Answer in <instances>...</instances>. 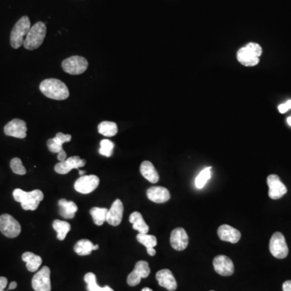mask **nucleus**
<instances>
[{
	"mask_svg": "<svg viewBox=\"0 0 291 291\" xmlns=\"http://www.w3.org/2000/svg\"><path fill=\"white\" fill-rule=\"evenodd\" d=\"M40 90L44 96L57 100H64L70 95L66 85L57 78H47L40 82Z\"/></svg>",
	"mask_w": 291,
	"mask_h": 291,
	"instance_id": "obj_1",
	"label": "nucleus"
},
{
	"mask_svg": "<svg viewBox=\"0 0 291 291\" xmlns=\"http://www.w3.org/2000/svg\"><path fill=\"white\" fill-rule=\"evenodd\" d=\"M13 198L16 202L22 204L24 210H35L44 198V194L39 190H35L31 192H26L20 188H16L13 191Z\"/></svg>",
	"mask_w": 291,
	"mask_h": 291,
	"instance_id": "obj_2",
	"label": "nucleus"
},
{
	"mask_svg": "<svg viewBox=\"0 0 291 291\" xmlns=\"http://www.w3.org/2000/svg\"><path fill=\"white\" fill-rule=\"evenodd\" d=\"M262 54V48L258 43L251 42L240 48L237 53V60L245 66L258 65Z\"/></svg>",
	"mask_w": 291,
	"mask_h": 291,
	"instance_id": "obj_3",
	"label": "nucleus"
},
{
	"mask_svg": "<svg viewBox=\"0 0 291 291\" xmlns=\"http://www.w3.org/2000/svg\"><path fill=\"white\" fill-rule=\"evenodd\" d=\"M46 35V26L43 22H38L32 26L28 32L24 47L28 50H34L42 44Z\"/></svg>",
	"mask_w": 291,
	"mask_h": 291,
	"instance_id": "obj_4",
	"label": "nucleus"
},
{
	"mask_svg": "<svg viewBox=\"0 0 291 291\" xmlns=\"http://www.w3.org/2000/svg\"><path fill=\"white\" fill-rule=\"evenodd\" d=\"M30 18L23 16L16 22L11 32V46L14 48H19L24 44L28 32L31 28Z\"/></svg>",
	"mask_w": 291,
	"mask_h": 291,
	"instance_id": "obj_5",
	"label": "nucleus"
},
{
	"mask_svg": "<svg viewBox=\"0 0 291 291\" xmlns=\"http://www.w3.org/2000/svg\"><path fill=\"white\" fill-rule=\"evenodd\" d=\"M62 68L68 74L77 76L86 72L88 68V62L81 56H72L62 62Z\"/></svg>",
	"mask_w": 291,
	"mask_h": 291,
	"instance_id": "obj_6",
	"label": "nucleus"
},
{
	"mask_svg": "<svg viewBox=\"0 0 291 291\" xmlns=\"http://www.w3.org/2000/svg\"><path fill=\"white\" fill-rule=\"evenodd\" d=\"M0 232L8 238H16L22 232V226L15 218L8 214L0 216Z\"/></svg>",
	"mask_w": 291,
	"mask_h": 291,
	"instance_id": "obj_7",
	"label": "nucleus"
},
{
	"mask_svg": "<svg viewBox=\"0 0 291 291\" xmlns=\"http://www.w3.org/2000/svg\"><path fill=\"white\" fill-rule=\"evenodd\" d=\"M270 251L274 258L284 259L289 254L285 237L280 232H275L270 238Z\"/></svg>",
	"mask_w": 291,
	"mask_h": 291,
	"instance_id": "obj_8",
	"label": "nucleus"
},
{
	"mask_svg": "<svg viewBox=\"0 0 291 291\" xmlns=\"http://www.w3.org/2000/svg\"><path fill=\"white\" fill-rule=\"evenodd\" d=\"M32 286L35 291H51L50 270L48 267L44 266L35 274Z\"/></svg>",
	"mask_w": 291,
	"mask_h": 291,
	"instance_id": "obj_9",
	"label": "nucleus"
},
{
	"mask_svg": "<svg viewBox=\"0 0 291 291\" xmlns=\"http://www.w3.org/2000/svg\"><path fill=\"white\" fill-rule=\"evenodd\" d=\"M150 274V270L148 262L140 260L136 263L134 270L127 278V283L130 286H135L140 284L142 278H146Z\"/></svg>",
	"mask_w": 291,
	"mask_h": 291,
	"instance_id": "obj_10",
	"label": "nucleus"
},
{
	"mask_svg": "<svg viewBox=\"0 0 291 291\" xmlns=\"http://www.w3.org/2000/svg\"><path fill=\"white\" fill-rule=\"evenodd\" d=\"M99 184L100 179L96 176H82L74 183V190L80 194H90L98 187Z\"/></svg>",
	"mask_w": 291,
	"mask_h": 291,
	"instance_id": "obj_11",
	"label": "nucleus"
},
{
	"mask_svg": "<svg viewBox=\"0 0 291 291\" xmlns=\"http://www.w3.org/2000/svg\"><path fill=\"white\" fill-rule=\"evenodd\" d=\"M268 186V196L270 198L278 200L282 198L287 192L286 186L282 182L278 176L272 174L267 178Z\"/></svg>",
	"mask_w": 291,
	"mask_h": 291,
	"instance_id": "obj_12",
	"label": "nucleus"
},
{
	"mask_svg": "<svg viewBox=\"0 0 291 291\" xmlns=\"http://www.w3.org/2000/svg\"><path fill=\"white\" fill-rule=\"evenodd\" d=\"M5 134L17 138H24L27 136V126L24 120L13 119L4 127Z\"/></svg>",
	"mask_w": 291,
	"mask_h": 291,
	"instance_id": "obj_13",
	"label": "nucleus"
},
{
	"mask_svg": "<svg viewBox=\"0 0 291 291\" xmlns=\"http://www.w3.org/2000/svg\"><path fill=\"white\" fill-rule=\"evenodd\" d=\"M216 272L222 276H232L234 274V264L226 256H217L213 260Z\"/></svg>",
	"mask_w": 291,
	"mask_h": 291,
	"instance_id": "obj_14",
	"label": "nucleus"
},
{
	"mask_svg": "<svg viewBox=\"0 0 291 291\" xmlns=\"http://www.w3.org/2000/svg\"><path fill=\"white\" fill-rule=\"evenodd\" d=\"M86 164V160H82L80 156H72L66 158L64 162H58L55 165L54 170L56 172L62 175H65L70 172L72 169H78Z\"/></svg>",
	"mask_w": 291,
	"mask_h": 291,
	"instance_id": "obj_15",
	"label": "nucleus"
},
{
	"mask_svg": "<svg viewBox=\"0 0 291 291\" xmlns=\"http://www.w3.org/2000/svg\"><path fill=\"white\" fill-rule=\"evenodd\" d=\"M172 247L176 251H183L188 247V236L186 230L182 228H178L172 232L170 237Z\"/></svg>",
	"mask_w": 291,
	"mask_h": 291,
	"instance_id": "obj_16",
	"label": "nucleus"
},
{
	"mask_svg": "<svg viewBox=\"0 0 291 291\" xmlns=\"http://www.w3.org/2000/svg\"><path fill=\"white\" fill-rule=\"evenodd\" d=\"M123 211H124V207H123L122 202L120 199L114 200V202L111 206V208L108 210L106 222L112 226H118L122 220Z\"/></svg>",
	"mask_w": 291,
	"mask_h": 291,
	"instance_id": "obj_17",
	"label": "nucleus"
},
{
	"mask_svg": "<svg viewBox=\"0 0 291 291\" xmlns=\"http://www.w3.org/2000/svg\"><path fill=\"white\" fill-rule=\"evenodd\" d=\"M218 236L221 240L226 241L232 244H236L241 238V233L240 230L226 224H224L218 228Z\"/></svg>",
	"mask_w": 291,
	"mask_h": 291,
	"instance_id": "obj_18",
	"label": "nucleus"
},
{
	"mask_svg": "<svg viewBox=\"0 0 291 291\" xmlns=\"http://www.w3.org/2000/svg\"><path fill=\"white\" fill-rule=\"evenodd\" d=\"M156 279L158 285L164 287L168 291H175L178 288V282L175 276H173L171 270H160L156 274Z\"/></svg>",
	"mask_w": 291,
	"mask_h": 291,
	"instance_id": "obj_19",
	"label": "nucleus"
},
{
	"mask_svg": "<svg viewBox=\"0 0 291 291\" xmlns=\"http://www.w3.org/2000/svg\"><path fill=\"white\" fill-rule=\"evenodd\" d=\"M146 195L149 200L156 203H165L171 198L167 188L161 186H154L148 188Z\"/></svg>",
	"mask_w": 291,
	"mask_h": 291,
	"instance_id": "obj_20",
	"label": "nucleus"
},
{
	"mask_svg": "<svg viewBox=\"0 0 291 291\" xmlns=\"http://www.w3.org/2000/svg\"><path fill=\"white\" fill-rule=\"evenodd\" d=\"M72 140V135L64 134L62 133H58L53 138H50L47 141V146L50 152L52 153H60L64 150L62 145L65 142H68Z\"/></svg>",
	"mask_w": 291,
	"mask_h": 291,
	"instance_id": "obj_21",
	"label": "nucleus"
},
{
	"mask_svg": "<svg viewBox=\"0 0 291 291\" xmlns=\"http://www.w3.org/2000/svg\"><path fill=\"white\" fill-rule=\"evenodd\" d=\"M140 172L150 183L156 184L160 180L158 172L150 161H144L140 166Z\"/></svg>",
	"mask_w": 291,
	"mask_h": 291,
	"instance_id": "obj_22",
	"label": "nucleus"
},
{
	"mask_svg": "<svg viewBox=\"0 0 291 291\" xmlns=\"http://www.w3.org/2000/svg\"><path fill=\"white\" fill-rule=\"evenodd\" d=\"M58 206H60V216L66 220L73 218L76 216V212L78 211V206L72 200L61 199L58 202Z\"/></svg>",
	"mask_w": 291,
	"mask_h": 291,
	"instance_id": "obj_23",
	"label": "nucleus"
},
{
	"mask_svg": "<svg viewBox=\"0 0 291 291\" xmlns=\"http://www.w3.org/2000/svg\"><path fill=\"white\" fill-rule=\"evenodd\" d=\"M22 260L26 262V267L30 272H36L42 263V259L40 256L35 255L30 252H24L22 255Z\"/></svg>",
	"mask_w": 291,
	"mask_h": 291,
	"instance_id": "obj_24",
	"label": "nucleus"
},
{
	"mask_svg": "<svg viewBox=\"0 0 291 291\" xmlns=\"http://www.w3.org/2000/svg\"><path fill=\"white\" fill-rule=\"evenodd\" d=\"M99 248V245H94L92 241L86 238L80 240L76 242L74 250L80 256H88L91 254L93 250Z\"/></svg>",
	"mask_w": 291,
	"mask_h": 291,
	"instance_id": "obj_25",
	"label": "nucleus"
},
{
	"mask_svg": "<svg viewBox=\"0 0 291 291\" xmlns=\"http://www.w3.org/2000/svg\"><path fill=\"white\" fill-rule=\"evenodd\" d=\"M130 222L133 224V228L142 234H148L149 232V226L144 221V217L138 211L131 214L130 216Z\"/></svg>",
	"mask_w": 291,
	"mask_h": 291,
	"instance_id": "obj_26",
	"label": "nucleus"
},
{
	"mask_svg": "<svg viewBox=\"0 0 291 291\" xmlns=\"http://www.w3.org/2000/svg\"><path fill=\"white\" fill-rule=\"evenodd\" d=\"M84 280L86 283V289L88 291H114L108 286L104 287L99 286L96 282V276L93 272H88L84 276Z\"/></svg>",
	"mask_w": 291,
	"mask_h": 291,
	"instance_id": "obj_27",
	"label": "nucleus"
},
{
	"mask_svg": "<svg viewBox=\"0 0 291 291\" xmlns=\"http://www.w3.org/2000/svg\"><path fill=\"white\" fill-rule=\"evenodd\" d=\"M53 228L55 232H57V238L60 240H64L66 237V234L72 229V226L68 222L56 220L54 221Z\"/></svg>",
	"mask_w": 291,
	"mask_h": 291,
	"instance_id": "obj_28",
	"label": "nucleus"
},
{
	"mask_svg": "<svg viewBox=\"0 0 291 291\" xmlns=\"http://www.w3.org/2000/svg\"><path fill=\"white\" fill-rule=\"evenodd\" d=\"M118 131V126L112 122H102L98 126V132L106 137H114Z\"/></svg>",
	"mask_w": 291,
	"mask_h": 291,
	"instance_id": "obj_29",
	"label": "nucleus"
},
{
	"mask_svg": "<svg viewBox=\"0 0 291 291\" xmlns=\"http://www.w3.org/2000/svg\"><path fill=\"white\" fill-rule=\"evenodd\" d=\"M108 209L106 208H100V207H93L92 209L90 210L92 217L93 218L94 224L97 226H102L104 222H106L107 214H108Z\"/></svg>",
	"mask_w": 291,
	"mask_h": 291,
	"instance_id": "obj_30",
	"label": "nucleus"
},
{
	"mask_svg": "<svg viewBox=\"0 0 291 291\" xmlns=\"http://www.w3.org/2000/svg\"><path fill=\"white\" fill-rule=\"evenodd\" d=\"M211 167L206 168L199 173L195 179V186L198 188H202L211 178Z\"/></svg>",
	"mask_w": 291,
	"mask_h": 291,
	"instance_id": "obj_31",
	"label": "nucleus"
},
{
	"mask_svg": "<svg viewBox=\"0 0 291 291\" xmlns=\"http://www.w3.org/2000/svg\"><path fill=\"white\" fill-rule=\"evenodd\" d=\"M137 240L146 248H154L157 245V238L154 236L148 234H140L137 236Z\"/></svg>",
	"mask_w": 291,
	"mask_h": 291,
	"instance_id": "obj_32",
	"label": "nucleus"
},
{
	"mask_svg": "<svg viewBox=\"0 0 291 291\" xmlns=\"http://www.w3.org/2000/svg\"><path fill=\"white\" fill-rule=\"evenodd\" d=\"M114 145L112 141L108 140H104L100 142V154L104 156H112V152H114Z\"/></svg>",
	"mask_w": 291,
	"mask_h": 291,
	"instance_id": "obj_33",
	"label": "nucleus"
},
{
	"mask_svg": "<svg viewBox=\"0 0 291 291\" xmlns=\"http://www.w3.org/2000/svg\"><path fill=\"white\" fill-rule=\"evenodd\" d=\"M10 167H11L13 172L16 173L17 175H24L26 173V168L24 167V165L22 164L20 158H12L10 162Z\"/></svg>",
	"mask_w": 291,
	"mask_h": 291,
	"instance_id": "obj_34",
	"label": "nucleus"
},
{
	"mask_svg": "<svg viewBox=\"0 0 291 291\" xmlns=\"http://www.w3.org/2000/svg\"><path fill=\"white\" fill-rule=\"evenodd\" d=\"M8 286V279L4 276H0V291H5Z\"/></svg>",
	"mask_w": 291,
	"mask_h": 291,
	"instance_id": "obj_35",
	"label": "nucleus"
},
{
	"mask_svg": "<svg viewBox=\"0 0 291 291\" xmlns=\"http://www.w3.org/2000/svg\"><path fill=\"white\" fill-rule=\"evenodd\" d=\"M58 160L60 161V162H64L66 160V153L65 150H62L60 152V153H58Z\"/></svg>",
	"mask_w": 291,
	"mask_h": 291,
	"instance_id": "obj_36",
	"label": "nucleus"
},
{
	"mask_svg": "<svg viewBox=\"0 0 291 291\" xmlns=\"http://www.w3.org/2000/svg\"><path fill=\"white\" fill-rule=\"evenodd\" d=\"M289 110V107L287 106L286 103L282 104H280V106H278L279 112H280V114H285V112H286Z\"/></svg>",
	"mask_w": 291,
	"mask_h": 291,
	"instance_id": "obj_37",
	"label": "nucleus"
},
{
	"mask_svg": "<svg viewBox=\"0 0 291 291\" xmlns=\"http://www.w3.org/2000/svg\"><path fill=\"white\" fill-rule=\"evenodd\" d=\"M283 291H291V280H286L283 283Z\"/></svg>",
	"mask_w": 291,
	"mask_h": 291,
	"instance_id": "obj_38",
	"label": "nucleus"
},
{
	"mask_svg": "<svg viewBox=\"0 0 291 291\" xmlns=\"http://www.w3.org/2000/svg\"><path fill=\"white\" fill-rule=\"evenodd\" d=\"M146 250H148V254H149V255L152 256H153L156 255V249H154V248H146Z\"/></svg>",
	"mask_w": 291,
	"mask_h": 291,
	"instance_id": "obj_39",
	"label": "nucleus"
},
{
	"mask_svg": "<svg viewBox=\"0 0 291 291\" xmlns=\"http://www.w3.org/2000/svg\"><path fill=\"white\" fill-rule=\"evenodd\" d=\"M17 287V283L16 282H12L10 283V285L8 286L9 290H15Z\"/></svg>",
	"mask_w": 291,
	"mask_h": 291,
	"instance_id": "obj_40",
	"label": "nucleus"
},
{
	"mask_svg": "<svg viewBox=\"0 0 291 291\" xmlns=\"http://www.w3.org/2000/svg\"><path fill=\"white\" fill-rule=\"evenodd\" d=\"M286 104H287V106H288V107H289L290 110V108H291V100H288V102H286Z\"/></svg>",
	"mask_w": 291,
	"mask_h": 291,
	"instance_id": "obj_41",
	"label": "nucleus"
},
{
	"mask_svg": "<svg viewBox=\"0 0 291 291\" xmlns=\"http://www.w3.org/2000/svg\"><path fill=\"white\" fill-rule=\"evenodd\" d=\"M142 291H153L150 288H148V287H145L144 289L142 290Z\"/></svg>",
	"mask_w": 291,
	"mask_h": 291,
	"instance_id": "obj_42",
	"label": "nucleus"
},
{
	"mask_svg": "<svg viewBox=\"0 0 291 291\" xmlns=\"http://www.w3.org/2000/svg\"><path fill=\"white\" fill-rule=\"evenodd\" d=\"M287 123L289 124V126H291V116H289L288 118H287Z\"/></svg>",
	"mask_w": 291,
	"mask_h": 291,
	"instance_id": "obj_43",
	"label": "nucleus"
},
{
	"mask_svg": "<svg viewBox=\"0 0 291 291\" xmlns=\"http://www.w3.org/2000/svg\"><path fill=\"white\" fill-rule=\"evenodd\" d=\"M78 173H80V175L84 176V174H86V172H85V171H80V172H78Z\"/></svg>",
	"mask_w": 291,
	"mask_h": 291,
	"instance_id": "obj_44",
	"label": "nucleus"
},
{
	"mask_svg": "<svg viewBox=\"0 0 291 291\" xmlns=\"http://www.w3.org/2000/svg\"><path fill=\"white\" fill-rule=\"evenodd\" d=\"M210 291H214V290H210Z\"/></svg>",
	"mask_w": 291,
	"mask_h": 291,
	"instance_id": "obj_45",
	"label": "nucleus"
}]
</instances>
